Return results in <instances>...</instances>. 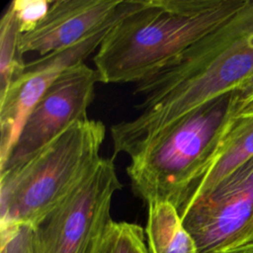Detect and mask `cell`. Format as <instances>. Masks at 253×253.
<instances>
[{
	"instance_id": "obj_1",
	"label": "cell",
	"mask_w": 253,
	"mask_h": 253,
	"mask_svg": "<svg viewBox=\"0 0 253 253\" xmlns=\"http://www.w3.org/2000/svg\"><path fill=\"white\" fill-rule=\"evenodd\" d=\"M238 0H134L110 29L93 62L103 83H139L230 19Z\"/></svg>"
},
{
	"instance_id": "obj_2",
	"label": "cell",
	"mask_w": 253,
	"mask_h": 253,
	"mask_svg": "<svg viewBox=\"0 0 253 253\" xmlns=\"http://www.w3.org/2000/svg\"><path fill=\"white\" fill-rule=\"evenodd\" d=\"M105 137L102 122H77L21 165L1 171L0 227H38L96 168Z\"/></svg>"
},
{
	"instance_id": "obj_3",
	"label": "cell",
	"mask_w": 253,
	"mask_h": 253,
	"mask_svg": "<svg viewBox=\"0 0 253 253\" xmlns=\"http://www.w3.org/2000/svg\"><path fill=\"white\" fill-rule=\"evenodd\" d=\"M232 114L230 92L188 114L130 158L132 193L146 205L169 203L180 212L209 169Z\"/></svg>"
},
{
	"instance_id": "obj_4",
	"label": "cell",
	"mask_w": 253,
	"mask_h": 253,
	"mask_svg": "<svg viewBox=\"0 0 253 253\" xmlns=\"http://www.w3.org/2000/svg\"><path fill=\"white\" fill-rule=\"evenodd\" d=\"M123 185L114 156L93 172L36 227L41 253H95L109 223L115 193Z\"/></svg>"
},
{
	"instance_id": "obj_5",
	"label": "cell",
	"mask_w": 253,
	"mask_h": 253,
	"mask_svg": "<svg viewBox=\"0 0 253 253\" xmlns=\"http://www.w3.org/2000/svg\"><path fill=\"white\" fill-rule=\"evenodd\" d=\"M97 82V71L85 62L64 70L33 108L0 172L21 165L73 124L87 120Z\"/></svg>"
},
{
	"instance_id": "obj_6",
	"label": "cell",
	"mask_w": 253,
	"mask_h": 253,
	"mask_svg": "<svg viewBox=\"0 0 253 253\" xmlns=\"http://www.w3.org/2000/svg\"><path fill=\"white\" fill-rule=\"evenodd\" d=\"M132 5L133 0H127L116 19L72 46L26 63L23 75L0 96V168L9 158L28 116L48 87L64 70L97 51L110 29Z\"/></svg>"
},
{
	"instance_id": "obj_7",
	"label": "cell",
	"mask_w": 253,
	"mask_h": 253,
	"mask_svg": "<svg viewBox=\"0 0 253 253\" xmlns=\"http://www.w3.org/2000/svg\"><path fill=\"white\" fill-rule=\"evenodd\" d=\"M253 214V159L181 212L198 253L224 250Z\"/></svg>"
},
{
	"instance_id": "obj_8",
	"label": "cell",
	"mask_w": 253,
	"mask_h": 253,
	"mask_svg": "<svg viewBox=\"0 0 253 253\" xmlns=\"http://www.w3.org/2000/svg\"><path fill=\"white\" fill-rule=\"evenodd\" d=\"M127 0H52L50 8L35 30L19 39L24 55L40 56L62 50L98 31L126 8Z\"/></svg>"
},
{
	"instance_id": "obj_9",
	"label": "cell",
	"mask_w": 253,
	"mask_h": 253,
	"mask_svg": "<svg viewBox=\"0 0 253 253\" xmlns=\"http://www.w3.org/2000/svg\"><path fill=\"white\" fill-rule=\"evenodd\" d=\"M251 159H253V110L240 114H234L233 111L209 169L190 191L180 212L190 203L212 190Z\"/></svg>"
},
{
	"instance_id": "obj_10",
	"label": "cell",
	"mask_w": 253,
	"mask_h": 253,
	"mask_svg": "<svg viewBox=\"0 0 253 253\" xmlns=\"http://www.w3.org/2000/svg\"><path fill=\"white\" fill-rule=\"evenodd\" d=\"M144 232L149 253H198L177 209L169 203L147 205Z\"/></svg>"
},
{
	"instance_id": "obj_11",
	"label": "cell",
	"mask_w": 253,
	"mask_h": 253,
	"mask_svg": "<svg viewBox=\"0 0 253 253\" xmlns=\"http://www.w3.org/2000/svg\"><path fill=\"white\" fill-rule=\"evenodd\" d=\"M20 36L15 12L9 4L0 21V96L23 75L26 67L19 49Z\"/></svg>"
},
{
	"instance_id": "obj_12",
	"label": "cell",
	"mask_w": 253,
	"mask_h": 253,
	"mask_svg": "<svg viewBox=\"0 0 253 253\" xmlns=\"http://www.w3.org/2000/svg\"><path fill=\"white\" fill-rule=\"evenodd\" d=\"M95 253H149L145 232L136 223L112 220Z\"/></svg>"
},
{
	"instance_id": "obj_13",
	"label": "cell",
	"mask_w": 253,
	"mask_h": 253,
	"mask_svg": "<svg viewBox=\"0 0 253 253\" xmlns=\"http://www.w3.org/2000/svg\"><path fill=\"white\" fill-rule=\"evenodd\" d=\"M0 253H41L37 229L28 224L0 227Z\"/></svg>"
},
{
	"instance_id": "obj_14",
	"label": "cell",
	"mask_w": 253,
	"mask_h": 253,
	"mask_svg": "<svg viewBox=\"0 0 253 253\" xmlns=\"http://www.w3.org/2000/svg\"><path fill=\"white\" fill-rule=\"evenodd\" d=\"M52 0H14L12 6L21 35L32 32L47 14Z\"/></svg>"
},
{
	"instance_id": "obj_15",
	"label": "cell",
	"mask_w": 253,
	"mask_h": 253,
	"mask_svg": "<svg viewBox=\"0 0 253 253\" xmlns=\"http://www.w3.org/2000/svg\"><path fill=\"white\" fill-rule=\"evenodd\" d=\"M235 114L253 110V75L232 91Z\"/></svg>"
},
{
	"instance_id": "obj_16",
	"label": "cell",
	"mask_w": 253,
	"mask_h": 253,
	"mask_svg": "<svg viewBox=\"0 0 253 253\" xmlns=\"http://www.w3.org/2000/svg\"><path fill=\"white\" fill-rule=\"evenodd\" d=\"M250 243H253V214L251 215L250 219L248 220L244 228L237 234V236L232 240V242L224 250L236 248V247L250 244Z\"/></svg>"
},
{
	"instance_id": "obj_17",
	"label": "cell",
	"mask_w": 253,
	"mask_h": 253,
	"mask_svg": "<svg viewBox=\"0 0 253 253\" xmlns=\"http://www.w3.org/2000/svg\"><path fill=\"white\" fill-rule=\"evenodd\" d=\"M218 253H253V243L242 245V246L232 248V249L223 250Z\"/></svg>"
}]
</instances>
